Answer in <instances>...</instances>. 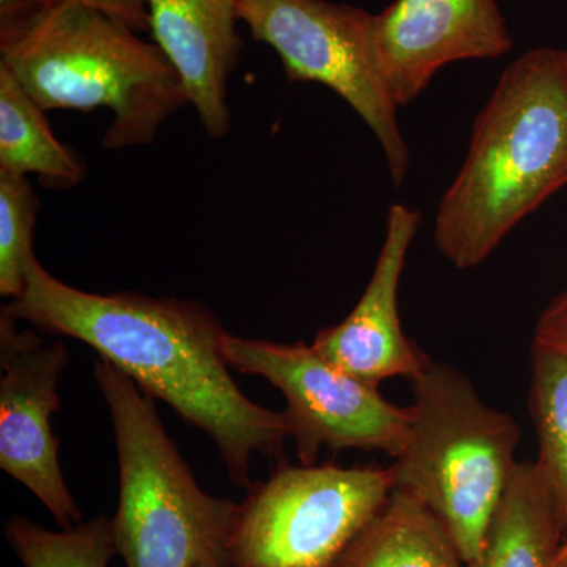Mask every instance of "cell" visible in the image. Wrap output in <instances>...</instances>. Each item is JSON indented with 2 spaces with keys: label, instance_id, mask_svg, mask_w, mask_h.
<instances>
[{
  "label": "cell",
  "instance_id": "cell-1",
  "mask_svg": "<svg viewBox=\"0 0 567 567\" xmlns=\"http://www.w3.org/2000/svg\"><path fill=\"white\" fill-rule=\"evenodd\" d=\"M2 311L48 334L91 346L152 399L173 406L218 447L235 486L251 491L254 454L281 458L292 439L286 413L246 398L223 352L227 331L207 306L66 286L35 260L28 287Z\"/></svg>",
  "mask_w": 567,
  "mask_h": 567
},
{
  "label": "cell",
  "instance_id": "cell-2",
  "mask_svg": "<svg viewBox=\"0 0 567 567\" xmlns=\"http://www.w3.org/2000/svg\"><path fill=\"white\" fill-rule=\"evenodd\" d=\"M567 185V50L518 55L477 115L468 152L436 208L440 254L470 270Z\"/></svg>",
  "mask_w": 567,
  "mask_h": 567
},
{
  "label": "cell",
  "instance_id": "cell-3",
  "mask_svg": "<svg viewBox=\"0 0 567 567\" xmlns=\"http://www.w3.org/2000/svg\"><path fill=\"white\" fill-rule=\"evenodd\" d=\"M0 63L44 112L107 107V151L147 145L188 103L173 63L156 43L76 0H52L0 39Z\"/></svg>",
  "mask_w": 567,
  "mask_h": 567
},
{
  "label": "cell",
  "instance_id": "cell-4",
  "mask_svg": "<svg viewBox=\"0 0 567 567\" xmlns=\"http://www.w3.org/2000/svg\"><path fill=\"white\" fill-rule=\"evenodd\" d=\"M93 375L114 424L121 492L112 524L126 567H227L237 503L200 488L155 399L102 358Z\"/></svg>",
  "mask_w": 567,
  "mask_h": 567
},
{
  "label": "cell",
  "instance_id": "cell-5",
  "mask_svg": "<svg viewBox=\"0 0 567 567\" xmlns=\"http://www.w3.org/2000/svg\"><path fill=\"white\" fill-rule=\"evenodd\" d=\"M412 383L409 440L391 466L394 488L434 513L470 565L516 468L518 425L450 365L431 363Z\"/></svg>",
  "mask_w": 567,
  "mask_h": 567
},
{
  "label": "cell",
  "instance_id": "cell-6",
  "mask_svg": "<svg viewBox=\"0 0 567 567\" xmlns=\"http://www.w3.org/2000/svg\"><path fill=\"white\" fill-rule=\"evenodd\" d=\"M393 491L391 468L281 466L238 505L227 567H333Z\"/></svg>",
  "mask_w": 567,
  "mask_h": 567
},
{
  "label": "cell",
  "instance_id": "cell-7",
  "mask_svg": "<svg viewBox=\"0 0 567 567\" xmlns=\"http://www.w3.org/2000/svg\"><path fill=\"white\" fill-rule=\"evenodd\" d=\"M238 17L278 54L287 80L331 89L363 118L401 186L410 151L383 76L375 14L330 0H238Z\"/></svg>",
  "mask_w": 567,
  "mask_h": 567
},
{
  "label": "cell",
  "instance_id": "cell-8",
  "mask_svg": "<svg viewBox=\"0 0 567 567\" xmlns=\"http://www.w3.org/2000/svg\"><path fill=\"white\" fill-rule=\"evenodd\" d=\"M227 363L259 375L287 401L286 416L301 465H315L320 447L383 451L398 458L410 432V409L385 401L375 385L347 374L315 347L224 336Z\"/></svg>",
  "mask_w": 567,
  "mask_h": 567
},
{
  "label": "cell",
  "instance_id": "cell-9",
  "mask_svg": "<svg viewBox=\"0 0 567 567\" xmlns=\"http://www.w3.org/2000/svg\"><path fill=\"white\" fill-rule=\"evenodd\" d=\"M17 324L0 312V468L35 495L61 529H70L84 520L62 475L51 425L70 352L65 342L44 344L37 331Z\"/></svg>",
  "mask_w": 567,
  "mask_h": 567
},
{
  "label": "cell",
  "instance_id": "cell-10",
  "mask_svg": "<svg viewBox=\"0 0 567 567\" xmlns=\"http://www.w3.org/2000/svg\"><path fill=\"white\" fill-rule=\"evenodd\" d=\"M375 35L398 107L415 102L450 63L494 61L514 48L496 0H394L375 14Z\"/></svg>",
  "mask_w": 567,
  "mask_h": 567
},
{
  "label": "cell",
  "instance_id": "cell-11",
  "mask_svg": "<svg viewBox=\"0 0 567 567\" xmlns=\"http://www.w3.org/2000/svg\"><path fill=\"white\" fill-rule=\"evenodd\" d=\"M420 221V212L391 205L385 240L363 297L341 323L323 328L312 342L324 360L371 385L393 377L413 380L432 363L406 338L399 317V284Z\"/></svg>",
  "mask_w": 567,
  "mask_h": 567
},
{
  "label": "cell",
  "instance_id": "cell-12",
  "mask_svg": "<svg viewBox=\"0 0 567 567\" xmlns=\"http://www.w3.org/2000/svg\"><path fill=\"white\" fill-rule=\"evenodd\" d=\"M155 43L173 63L208 136L230 128L227 80L238 62V0H145Z\"/></svg>",
  "mask_w": 567,
  "mask_h": 567
},
{
  "label": "cell",
  "instance_id": "cell-13",
  "mask_svg": "<svg viewBox=\"0 0 567 567\" xmlns=\"http://www.w3.org/2000/svg\"><path fill=\"white\" fill-rule=\"evenodd\" d=\"M567 529L537 462H517L475 561L466 567H557Z\"/></svg>",
  "mask_w": 567,
  "mask_h": 567
},
{
  "label": "cell",
  "instance_id": "cell-14",
  "mask_svg": "<svg viewBox=\"0 0 567 567\" xmlns=\"http://www.w3.org/2000/svg\"><path fill=\"white\" fill-rule=\"evenodd\" d=\"M333 567H466L431 509L409 492L393 494Z\"/></svg>",
  "mask_w": 567,
  "mask_h": 567
},
{
  "label": "cell",
  "instance_id": "cell-15",
  "mask_svg": "<svg viewBox=\"0 0 567 567\" xmlns=\"http://www.w3.org/2000/svg\"><path fill=\"white\" fill-rule=\"evenodd\" d=\"M0 171L39 175L69 188L84 178V163L52 133L44 111L0 63Z\"/></svg>",
  "mask_w": 567,
  "mask_h": 567
},
{
  "label": "cell",
  "instance_id": "cell-16",
  "mask_svg": "<svg viewBox=\"0 0 567 567\" xmlns=\"http://www.w3.org/2000/svg\"><path fill=\"white\" fill-rule=\"evenodd\" d=\"M3 533L22 567H110L117 555L114 524L106 516L61 532L14 516L6 522Z\"/></svg>",
  "mask_w": 567,
  "mask_h": 567
},
{
  "label": "cell",
  "instance_id": "cell-17",
  "mask_svg": "<svg viewBox=\"0 0 567 567\" xmlns=\"http://www.w3.org/2000/svg\"><path fill=\"white\" fill-rule=\"evenodd\" d=\"M532 404L539 436L536 462L567 525V353L533 346Z\"/></svg>",
  "mask_w": 567,
  "mask_h": 567
},
{
  "label": "cell",
  "instance_id": "cell-18",
  "mask_svg": "<svg viewBox=\"0 0 567 567\" xmlns=\"http://www.w3.org/2000/svg\"><path fill=\"white\" fill-rule=\"evenodd\" d=\"M40 199L24 175L0 171V295L18 300L35 264L33 229Z\"/></svg>",
  "mask_w": 567,
  "mask_h": 567
},
{
  "label": "cell",
  "instance_id": "cell-19",
  "mask_svg": "<svg viewBox=\"0 0 567 567\" xmlns=\"http://www.w3.org/2000/svg\"><path fill=\"white\" fill-rule=\"evenodd\" d=\"M533 346L567 353V289L540 315Z\"/></svg>",
  "mask_w": 567,
  "mask_h": 567
},
{
  "label": "cell",
  "instance_id": "cell-20",
  "mask_svg": "<svg viewBox=\"0 0 567 567\" xmlns=\"http://www.w3.org/2000/svg\"><path fill=\"white\" fill-rule=\"evenodd\" d=\"M76 2L103 11L107 17L128 25L134 32L151 31L145 0H76Z\"/></svg>",
  "mask_w": 567,
  "mask_h": 567
},
{
  "label": "cell",
  "instance_id": "cell-21",
  "mask_svg": "<svg viewBox=\"0 0 567 567\" xmlns=\"http://www.w3.org/2000/svg\"><path fill=\"white\" fill-rule=\"evenodd\" d=\"M51 2L52 0H0V39L28 24Z\"/></svg>",
  "mask_w": 567,
  "mask_h": 567
},
{
  "label": "cell",
  "instance_id": "cell-22",
  "mask_svg": "<svg viewBox=\"0 0 567 567\" xmlns=\"http://www.w3.org/2000/svg\"><path fill=\"white\" fill-rule=\"evenodd\" d=\"M557 567H567V535L565 540H563L561 547H559Z\"/></svg>",
  "mask_w": 567,
  "mask_h": 567
},
{
  "label": "cell",
  "instance_id": "cell-23",
  "mask_svg": "<svg viewBox=\"0 0 567 567\" xmlns=\"http://www.w3.org/2000/svg\"><path fill=\"white\" fill-rule=\"evenodd\" d=\"M196 567H223L216 559H204Z\"/></svg>",
  "mask_w": 567,
  "mask_h": 567
}]
</instances>
